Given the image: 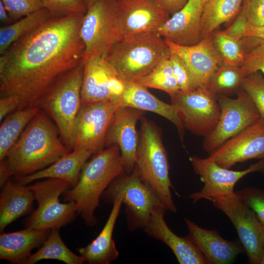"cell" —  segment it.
I'll use <instances>...</instances> for the list:
<instances>
[{
  "label": "cell",
  "instance_id": "6da1fadb",
  "mask_svg": "<svg viewBox=\"0 0 264 264\" xmlns=\"http://www.w3.org/2000/svg\"><path fill=\"white\" fill-rule=\"evenodd\" d=\"M85 14L50 18L0 56V97L15 95L18 109L38 107L53 83L84 60Z\"/></svg>",
  "mask_w": 264,
  "mask_h": 264
},
{
  "label": "cell",
  "instance_id": "7a4b0ae2",
  "mask_svg": "<svg viewBox=\"0 0 264 264\" xmlns=\"http://www.w3.org/2000/svg\"><path fill=\"white\" fill-rule=\"evenodd\" d=\"M69 152L56 125L41 110L3 160L11 177L23 176L48 167Z\"/></svg>",
  "mask_w": 264,
  "mask_h": 264
},
{
  "label": "cell",
  "instance_id": "3957f363",
  "mask_svg": "<svg viewBox=\"0 0 264 264\" xmlns=\"http://www.w3.org/2000/svg\"><path fill=\"white\" fill-rule=\"evenodd\" d=\"M125 173L117 145L104 148L83 166L77 183L64 194L65 201H74L77 213L89 226L97 222L94 212L101 197L110 183Z\"/></svg>",
  "mask_w": 264,
  "mask_h": 264
},
{
  "label": "cell",
  "instance_id": "277c9868",
  "mask_svg": "<svg viewBox=\"0 0 264 264\" xmlns=\"http://www.w3.org/2000/svg\"><path fill=\"white\" fill-rule=\"evenodd\" d=\"M170 54L165 39L157 31H149L122 37L105 58L122 79L134 81L149 74Z\"/></svg>",
  "mask_w": 264,
  "mask_h": 264
},
{
  "label": "cell",
  "instance_id": "5b68a950",
  "mask_svg": "<svg viewBox=\"0 0 264 264\" xmlns=\"http://www.w3.org/2000/svg\"><path fill=\"white\" fill-rule=\"evenodd\" d=\"M135 167L141 180L153 191L167 211L176 213L171 192L169 164L158 129L142 119Z\"/></svg>",
  "mask_w": 264,
  "mask_h": 264
},
{
  "label": "cell",
  "instance_id": "8992f818",
  "mask_svg": "<svg viewBox=\"0 0 264 264\" xmlns=\"http://www.w3.org/2000/svg\"><path fill=\"white\" fill-rule=\"evenodd\" d=\"M84 59L76 67L61 75L42 97L39 108L54 122L60 138L72 150L75 124L82 105Z\"/></svg>",
  "mask_w": 264,
  "mask_h": 264
},
{
  "label": "cell",
  "instance_id": "52a82bcc",
  "mask_svg": "<svg viewBox=\"0 0 264 264\" xmlns=\"http://www.w3.org/2000/svg\"><path fill=\"white\" fill-rule=\"evenodd\" d=\"M103 201L112 204L120 198L125 205L127 226L131 231L143 229L155 207L164 208L153 191L141 179L136 168L115 178L102 196Z\"/></svg>",
  "mask_w": 264,
  "mask_h": 264
},
{
  "label": "cell",
  "instance_id": "ba28073f",
  "mask_svg": "<svg viewBox=\"0 0 264 264\" xmlns=\"http://www.w3.org/2000/svg\"><path fill=\"white\" fill-rule=\"evenodd\" d=\"M71 186L67 181L48 178L28 186L38 203L37 209L26 221V228L58 229L71 222L77 212L75 201L63 203L59 197Z\"/></svg>",
  "mask_w": 264,
  "mask_h": 264
},
{
  "label": "cell",
  "instance_id": "9c48e42d",
  "mask_svg": "<svg viewBox=\"0 0 264 264\" xmlns=\"http://www.w3.org/2000/svg\"><path fill=\"white\" fill-rule=\"evenodd\" d=\"M85 46L84 58H106L122 38L118 18L117 0H97L85 14L80 30Z\"/></svg>",
  "mask_w": 264,
  "mask_h": 264
},
{
  "label": "cell",
  "instance_id": "30bf717a",
  "mask_svg": "<svg viewBox=\"0 0 264 264\" xmlns=\"http://www.w3.org/2000/svg\"><path fill=\"white\" fill-rule=\"evenodd\" d=\"M236 98L218 96L220 114L214 130L204 138L203 147L209 154L261 118L248 95L241 88Z\"/></svg>",
  "mask_w": 264,
  "mask_h": 264
},
{
  "label": "cell",
  "instance_id": "8fae6325",
  "mask_svg": "<svg viewBox=\"0 0 264 264\" xmlns=\"http://www.w3.org/2000/svg\"><path fill=\"white\" fill-rule=\"evenodd\" d=\"M185 128L205 137L215 128L220 114L218 96L208 88L188 92L179 90L170 96Z\"/></svg>",
  "mask_w": 264,
  "mask_h": 264
},
{
  "label": "cell",
  "instance_id": "7c38bea8",
  "mask_svg": "<svg viewBox=\"0 0 264 264\" xmlns=\"http://www.w3.org/2000/svg\"><path fill=\"white\" fill-rule=\"evenodd\" d=\"M210 201L230 219L251 264H260L264 246V225L254 212L233 196L215 198Z\"/></svg>",
  "mask_w": 264,
  "mask_h": 264
},
{
  "label": "cell",
  "instance_id": "4fadbf2b",
  "mask_svg": "<svg viewBox=\"0 0 264 264\" xmlns=\"http://www.w3.org/2000/svg\"><path fill=\"white\" fill-rule=\"evenodd\" d=\"M120 107L117 101L82 104L75 124L72 150L83 149L95 154L104 149L112 117Z\"/></svg>",
  "mask_w": 264,
  "mask_h": 264
},
{
  "label": "cell",
  "instance_id": "5bb4252c",
  "mask_svg": "<svg viewBox=\"0 0 264 264\" xmlns=\"http://www.w3.org/2000/svg\"><path fill=\"white\" fill-rule=\"evenodd\" d=\"M189 160L195 172L204 183L200 191L188 196L193 203L202 199L211 200L215 198L233 196L235 194L234 187L240 179L251 173L264 171V160L262 159L242 171L222 167L209 157L192 155Z\"/></svg>",
  "mask_w": 264,
  "mask_h": 264
},
{
  "label": "cell",
  "instance_id": "9a60e30c",
  "mask_svg": "<svg viewBox=\"0 0 264 264\" xmlns=\"http://www.w3.org/2000/svg\"><path fill=\"white\" fill-rule=\"evenodd\" d=\"M84 59L82 104L117 101L124 89V80L105 58L94 55Z\"/></svg>",
  "mask_w": 264,
  "mask_h": 264
},
{
  "label": "cell",
  "instance_id": "2e32d148",
  "mask_svg": "<svg viewBox=\"0 0 264 264\" xmlns=\"http://www.w3.org/2000/svg\"><path fill=\"white\" fill-rule=\"evenodd\" d=\"M208 157L227 169L238 163L264 158V118L261 117L226 141Z\"/></svg>",
  "mask_w": 264,
  "mask_h": 264
},
{
  "label": "cell",
  "instance_id": "e0dca14e",
  "mask_svg": "<svg viewBox=\"0 0 264 264\" xmlns=\"http://www.w3.org/2000/svg\"><path fill=\"white\" fill-rule=\"evenodd\" d=\"M143 114L138 109L119 108L112 117L106 135L105 148L118 146L125 173H131L135 166L139 139L136 125Z\"/></svg>",
  "mask_w": 264,
  "mask_h": 264
},
{
  "label": "cell",
  "instance_id": "ac0fdd59",
  "mask_svg": "<svg viewBox=\"0 0 264 264\" xmlns=\"http://www.w3.org/2000/svg\"><path fill=\"white\" fill-rule=\"evenodd\" d=\"M165 41L170 52L178 55L186 64L198 88H208L212 76L222 64L212 35L190 46L179 45L168 40Z\"/></svg>",
  "mask_w": 264,
  "mask_h": 264
},
{
  "label": "cell",
  "instance_id": "d6986e66",
  "mask_svg": "<svg viewBox=\"0 0 264 264\" xmlns=\"http://www.w3.org/2000/svg\"><path fill=\"white\" fill-rule=\"evenodd\" d=\"M155 0L118 2V18L122 37L144 32L157 31L169 18Z\"/></svg>",
  "mask_w": 264,
  "mask_h": 264
},
{
  "label": "cell",
  "instance_id": "ffe728a7",
  "mask_svg": "<svg viewBox=\"0 0 264 264\" xmlns=\"http://www.w3.org/2000/svg\"><path fill=\"white\" fill-rule=\"evenodd\" d=\"M204 5L200 0H189L181 10L160 26L157 33L179 45L197 44L202 39L201 19Z\"/></svg>",
  "mask_w": 264,
  "mask_h": 264
},
{
  "label": "cell",
  "instance_id": "44dd1931",
  "mask_svg": "<svg viewBox=\"0 0 264 264\" xmlns=\"http://www.w3.org/2000/svg\"><path fill=\"white\" fill-rule=\"evenodd\" d=\"M166 211L161 206L155 208L143 229L147 235L168 246L180 264H208L188 235L179 237L169 228L164 219Z\"/></svg>",
  "mask_w": 264,
  "mask_h": 264
},
{
  "label": "cell",
  "instance_id": "7402d4cb",
  "mask_svg": "<svg viewBox=\"0 0 264 264\" xmlns=\"http://www.w3.org/2000/svg\"><path fill=\"white\" fill-rule=\"evenodd\" d=\"M190 238L202 253L208 264L231 263L244 248L237 241L223 238L216 230L203 228L188 218L184 219Z\"/></svg>",
  "mask_w": 264,
  "mask_h": 264
},
{
  "label": "cell",
  "instance_id": "603a6c76",
  "mask_svg": "<svg viewBox=\"0 0 264 264\" xmlns=\"http://www.w3.org/2000/svg\"><path fill=\"white\" fill-rule=\"evenodd\" d=\"M125 87L117 101L121 107H130L156 113L172 122L183 135L185 129L176 107L153 95L148 88L132 81L125 80Z\"/></svg>",
  "mask_w": 264,
  "mask_h": 264
},
{
  "label": "cell",
  "instance_id": "cb8c5ba5",
  "mask_svg": "<svg viewBox=\"0 0 264 264\" xmlns=\"http://www.w3.org/2000/svg\"><path fill=\"white\" fill-rule=\"evenodd\" d=\"M122 204L121 199L114 200L109 216L100 233L88 245L78 249L85 262L89 264H109L118 258L119 253L112 235Z\"/></svg>",
  "mask_w": 264,
  "mask_h": 264
},
{
  "label": "cell",
  "instance_id": "d4e9b609",
  "mask_svg": "<svg viewBox=\"0 0 264 264\" xmlns=\"http://www.w3.org/2000/svg\"><path fill=\"white\" fill-rule=\"evenodd\" d=\"M51 229L26 228L0 235V259L12 264H23L31 251L42 245Z\"/></svg>",
  "mask_w": 264,
  "mask_h": 264
},
{
  "label": "cell",
  "instance_id": "484cf974",
  "mask_svg": "<svg viewBox=\"0 0 264 264\" xmlns=\"http://www.w3.org/2000/svg\"><path fill=\"white\" fill-rule=\"evenodd\" d=\"M92 154L80 149L69 152L48 167L23 176L13 178L14 181L26 185L43 178H57L68 181L74 186L78 182L82 169Z\"/></svg>",
  "mask_w": 264,
  "mask_h": 264
},
{
  "label": "cell",
  "instance_id": "4316f807",
  "mask_svg": "<svg viewBox=\"0 0 264 264\" xmlns=\"http://www.w3.org/2000/svg\"><path fill=\"white\" fill-rule=\"evenodd\" d=\"M0 195V231L20 217L30 213L35 198L27 186L11 179L2 187Z\"/></svg>",
  "mask_w": 264,
  "mask_h": 264
},
{
  "label": "cell",
  "instance_id": "83f0119b",
  "mask_svg": "<svg viewBox=\"0 0 264 264\" xmlns=\"http://www.w3.org/2000/svg\"><path fill=\"white\" fill-rule=\"evenodd\" d=\"M243 0H208L204 5L201 19V38L213 34L222 24L239 14Z\"/></svg>",
  "mask_w": 264,
  "mask_h": 264
},
{
  "label": "cell",
  "instance_id": "f1b7e54d",
  "mask_svg": "<svg viewBox=\"0 0 264 264\" xmlns=\"http://www.w3.org/2000/svg\"><path fill=\"white\" fill-rule=\"evenodd\" d=\"M40 110L38 107L18 109L2 121L0 127V161L4 159L26 127Z\"/></svg>",
  "mask_w": 264,
  "mask_h": 264
},
{
  "label": "cell",
  "instance_id": "f546056e",
  "mask_svg": "<svg viewBox=\"0 0 264 264\" xmlns=\"http://www.w3.org/2000/svg\"><path fill=\"white\" fill-rule=\"evenodd\" d=\"M51 18L45 8L37 10L8 25L0 27V54L15 42L36 29Z\"/></svg>",
  "mask_w": 264,
  "mask_h": 264
},
{
  "label": "cell",
  "instance_id": "4dcf8cb0",
  "mask_svg": "<svg viewBox=\"0 0 264 264\" xmlns=\"http://www.w3.org/2000/svg\"><path fill=\"white\" fill-rule=\"evenodd\" d=\"M58 229H52L42 247L31 254L23 262L24 264H34L44 259L61 261L66 264H82L84 260L72 252L64 243Z\"/></svg>",
  "mask_w": 264,
  "mask_h": 264
},
{
  "label": "cell",
  "instance_id": "1f68e13d",
  "mask_svg": "<svg viewBox=\"0 0 264 264\" xmlns=\"http://www.w3.org/2000/svg\"><path fill=\"white\" fill-rule=\"evenodd\" d=\"M241 66L221 64L212 76L208 89L217 96L237 92L245 77Z\"/></svg>",
  "mask_w": 264,
  "mask_h": 264
},
{
  "label": "cell",
  "instance_id": "d6a6232c",
  "mask_svg": "<svg viewBox=\"0 0 264 264\" xmlns=\"http://www.w3.org/2000/svg\"><path fill=\"white\" fill-rule=\"evenodd\" d=\"M132 81L147 88L163 90L170 96L179 90L169 57L159 63L149 74Z\"/></svg>",
  "mask_w": 264,
  "mask_h": 264
},
{
  "label": "cell",
  "instance_id": "836d02e7",
  "mask_svg": "<svg viewBox=\"0 0 264 264\" xmlns=\"http://www.w3.org/2000/svg\"><path fill=\"white\" fill-rule=\"evenodd\" d=\"M212 36L222 63L225 65L241 66L246 56L242 40L229 36L223 31L214 32Z\"/></svg>",
  "mask_w": 264,
  "mask_h": 264
},
{
  "label": "cell",
  "instance_id": "e575fe53",
  "mask_svg": "<svg viewBox=\"0 0 264 264\" xmlns=\"http://www.w3.org/2000/svg\"><path fill=\"white\" fill-rule=\"evenodd\" d=\"M247 40L244 61L241 66L245 76L260 71L264 75V41L251 37L244 38Z\"/></svg>",
  "mask_w": 264,
  "mask_h": 264
},
{
  "label": "cell",
  "instance_id": "d590c367",
  "mask_svg": "<svg viewBox=\"0 0 264 264\" xmlns=\"http://www.w3.org/2000/svg\"><path fill=\"white\" fill-rule=\"evenodd\" d=\"M241 88L248 95L261 117L264 118V77L260 71L245 77Z\"/></svg>",
  "mask_w": 264,
  "mask_h": 264
},
{
  "label": "cell",
  "instance_id": "8d00e7d4",
  "mask_svg": "<svg viewBox=\"0 0 264 264\" xmlns=\"http://www.w3.org/2000/svg\"><path fill=\"white\" fill-rule=\"evenodd\" d=\"M51 18H59L75 14H85L87 9L83 0H41Z\"/></svg>",
  "mask_w": 264,
  "mask_h": 264
},
{
  "label": "cell",
  "instance_id": "74e56055",
  "mask_svg": "<svg viewBox=\"0 0 264 264\" xmlns=\"http://www.w3.org/2000/svg\"><path fill=\"white\" fill-rule=\"evenodd\" d=\"M241 201L251 209L264 225V190L255 187H247L235 192Z\"/></svg>",
  "mask_w": 264,
  "mask_h": 264
},
{
  "label": "cell",
  "instance_id": "f35d334b",
  "mask_svg": "<svg viewBox=\"0 0 264 264\" xmlns=\"http://www.w3.org/2000/svg\"><path fill=\"white\" fill-rule=\"evenodd\" d=\"M169 59L179 90L188 92L198 88L190 70L178 55L170 52Z\"/></svg>",
  "mask_w": 264,
  "mask_h": 264
},
{
  "label": "cell",
  "instance_id": "ab89813d",
  "mask_svg": "<svg viewBox=\"0 0 264 264\" xmlns=\"http://www.w3.org/2000/svg\"><path fill=\"white\" fill-rule=\"evenodd\" d=\"M0 0L14 22L44 8L41 0Z\"/></svg>",
  "mask_w": 264,
  "mask_h": 264
},
{
  "label": "cell",
  "instance_id": "60d3db41",
  "mask_svg": "<svg viewBox=\"0 0 264 264\" xmlns=\"http://www.w3.org/2000/svg\"><path fill=\"white\" fill-rule=\"evenodd\" d=\"M240 12L250 24H264V0H243Z\"/></svg>",
  "mask_w": 264,
  "mask_h": 264
},
{
  "label": "cell",
  "instance_id": "b9f144b4",
  "mask_svg": "<svg viewBox=\"0 0 264 264\" xmlns=\"http://www.w3.org/2000/svg\"><path fill=\"white\" fill-rule=\"evenodd\" d=\"M248 25L244 16L239 12L234 22L223 31L236 39L242 40L245 38Z\"/></svg>",
  "mask_w": 264,
  "mask_h": 264
},
{
  "label": "cell",
  "instance_id": "7bdbcfd3",
  "mask_svg": "<svg viewBox=\"0 0 264 264\" xmlns=\"http://www.w3.org/2000/svg\"><path fill=\"white\" fill-rule=\"evenodd\" d=\"M20 101L15 95H8L0 98V121L18 110Z\"/></svg>",
  "mask_w": 264,
  "mask_h": 264
},
{
  "label": "cell",
  "instance_id": "ee69618b",
  "mask_svg": "<svg viewBox=\"0 0 264 264\" xmlns=\"http://www.w3.org/2000/svg\"><path fill=\"white\" fill-rule=\"evenodd\" d=\"M189 0H155L159 7L171 16L181 10Z\"/></svg>",
  "mask_w": 264,
  "mask_h": 264
},
{
  "label": "cell",
  "instance_id": "f6af8a7d",
  "mask_svg": "<svg viewBox=\"0 0 264 264\" xmlns=\"http://www.w3.org/2000/svg\"><path fill=\"white\" fill-rule=\"evenodd\" d=\"M246 37L254 38L264 41V24L253 25L249 23L246 32Z\"/></svg>",
  "mask_w": 264,
  "mask_h": 264
},
{
  "label": "cell",
  "instance_id": "bcb514c9",
  "mask_svg": "<svg viewBox=\"0 0 264 264\" xmlns=\"http://www.w3.org/2000/svg\"><path fill=\"white\" fill-rule=\"evenodd\" d=\"M6 163L4 160L0 161V185L1 187L8 180L11 179Z\"/></svg>",
  "mask_w": 264,
  "mask_h": 264
},
{
  "label": "cell",
  "instance_id": "7dc6e473",
  "mask_svg": "<svg viewBox=\"0 0 264 264\" xmlns=\"http://www.w3.org/2000/svg\"><path fill=\"white\" fill-rule=\"evenodd\" d=\"M0 21L4 25L10 24L13 23L14 21L10 17L1 0H0Z\"/></svg>",
  "mask_w": 264,
  "mask_h": 264
},
{
  "label": "cell",
  "instance_id": "c3c4849f",
  "mask_svg": "<svg viewBox=\"0 0 264 264\" xmlns=\"http://www.w3.org/2000/svg\"><path fill=\"white\" fill-rule=\"evenodd\" d=\"M87 9H89L97 0H83Z\"/></svg>",
  "mask_w": 264,
  "mask_h": 264
},
{
  "label": "cell",
  "instance_id": "681fc988",
  "mask_svg": "<svg viewBox=\"0 0 264 264\" xmlns=\"http://www.w3.org/2000/svg\"><path fill=\"white\" fill-rule=\"evenodd\" d=\"M260 264H264V246L263 248V254Z\"/></svg>",
  "mask_w": 264,
  "mask_h": 264
},
{
  "label": "cell",
  "instance_id": "f907efd6",
  "mask_svg": "<svg viewBox=\"0 0 264 264\" xmlns=\"http://www.w3.org/2000/svg\"><path fill=\"white\" fill-rule=\"evenodd\" d=\"M201 0L205 4L208 0Z\"/></svg>",
  "mask_w": 264,
  "mask_h": 264
},
{
  "label": "cell",
  "instance_id": "816d5d0a",
  "mask_svg": "<svg viewBox=\"0 0 264 264\" xmlns=\"http://www.w3.org/2000/svg\"><path fill=\"white\" fill-rule=\"evenodd\" d=\"M118 2H122V1H125L129 0H117Z\"/></svg>",
  "mask_w": 264,
  "mask_h": 264
}]
</instances>
